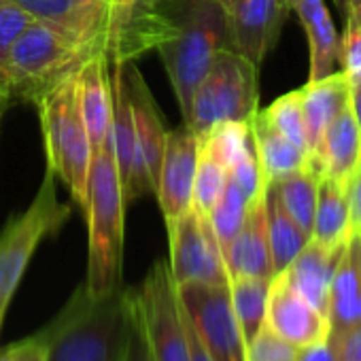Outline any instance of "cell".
Here are the masks:
<instances>
[{"instance_id":"obj_1","label":"cell","mask_w":361,"mask_h":361,"mask_svg":"<svg viewBox=\"0 0 361 361\" xmlns=\"http://www.w3.org/2000/svg\"><path fill=\"white\" fill-rule=\"evenodd\" d=\"M164 11L172 22V30L155 51L185 117L192 96L215 56L232 49L230 16L217 0H166Z\"/></svg>"},{"instance_id":"obj_2","label":"cell","mask_w":361,"mask_h":361,"mask_svg":"<svg viewBox=\"0 0 361 361\" xmlns=\"http://www.w3.org/2000/svg\"><path fill=\"white\" fill-rule=\"evenodd\" d=\"M132 329L126 291L94 298L81 285L41 329L47 361H121Z\"/></svg>"},{"instance_id":"obj_3","label":"cell","mask_w":361,"mask_h":361,"mask_svg":"<svg viewBox=\"0 0 361 361\" xmlns=\"http://www.w3.org/2000/svg\"><path fill=\"white\" fill-rule=\"evenodd\" d=\"M126 207V194L109 140L92 157L87 207L83 211L87 221V274L83 287L94 298L121 289Z\"/></svg>"},{"instance_id":"obj_4","label":"cell","mask_w":361,"mask_h":361,"mask_svg":"<svg viewBox=\"0 0 361 361\" xmlns=\"http://www.w3.org/2000/svg\"><path fill=\"white\" fill-rule=\"evenodd\" d=\"M77 73L47 92L37 102V109L41 115L47 168L68 188L73 202L85 211L94 149L79 111Z\"/></svg>"},{"instance_id":"obj_5","label":"cell","mask_w":361,"mask_h":361,"mask_svg":"<svg viewBox=\"0 0 361 361\" xmlns=\"http://www.w3.org/2000/svg\"><path fill=\"white\" fill-rule=\"evenodd\" d=\"M87 58L90 54L32 20L11 43L0 71L11 98L37 104L47 92L75 75Z\"/></svg>"},{"instance_id":"obj_6","label":"cell","mask_w":361,"mask_h":361,"mask_svg":"<svg viewBox=\"0 0 361 361\" xmlns=\"http://www.w3.org/2000/svg\"><path fill=\"white\" fill-rule=\"evenodd\" d=\"M68 217L71 207L58 200L56 174L47 168L30 207L0 232V331L32 255L45 238L56 236L64 228Z\"/></svg>"},{"instance_id":"obj_7","label":"cell","mask_w":361,"mask_h":361,"mask_svg":"<svg viewBox=\"0 0 361 361\" xmlns=\"http://www.w3.org/2000/svg\"><path fill=\"white\" fill-rule=\"evenodd\" d=\"M257 71L259 66L232 49H224L215 56L183 117L198 140L224 121L253 119L259 111Z\"/></svg>"},{"instance_id":"obj_8","label":"cell","mask_w":361,"mask_h":361,"mask_svg":"<svg viewBox=\"0 0 361 361\" xmlns=\"http://www.w3.org/2000/svg\"><path fill=\"white\" fill-rule=\"evenodd\" d=\"M126 300L153 361H190L185 319L168 262L157 259L140 287L126 291Z\"/></svg>"},{"instance_id":"obj_9","label":"cell","mask_w":361,"mask_h":361,"mask_svg":"<svg viewBox=\"0 0 361 361\" xmlns=\"http://www.w3.org/2000/svg\"><path fill=\"white\" fill-rule=\"evenodd\" d=\"M170 262L168 270L174 285H228L224 251L207 215L188 209L168 226Z\"/></svg>"},{"instance_id":"obj_10","label":"cell","mask_w":361,"mask_h":361,"mask_svg":"<svg viewBox=\"0 0 361 361\" xmlns=\"http://www.w3.org/2000/svg\"><path fill=\"white\" fill-rule=\"evenodd\" d=\"M166 0H109L104 24V56L113 66H126L157 49L170 35Z\"/></svg>"},{"instance_id":"obj_11","label":"cell","mask_w":361,"mask_h":361,"mask_svg":"<svg viewBox=\"0 0 361 361\" xmlns=\"http://www.w3.org/2000/svg\"><path fill=\"white\" fill-rule=\"evenodd\" d=\"M178 304L188 314L213 361H245V340L228 285H176Z\"/></svg>"},{"instance_id":"obj_12","label":"cell","mask_w":361,"mask_h":361,"mask_svg":"<svg viewBox=\"0 0 361 361\" xmlns=\"http://www.w3.org/2000/svg\"><path fill=\"white\" fill-rule=\"evenodd\" d=\"M123 75L128 83L132 123H134V164L130 174V185L126 192V202L130 204L136 198L155 194L157 172H159L168 130L164 128V119L159 115L157 102L140 71L126 64Z\"/></svg>"},{"instance_id":"obj_13","label":"cell","mask_w":361,"mask_h":361,"mask_svg":"<svg viewBox=\"0 0 361 361\" xmlns=\"http://www.w3.org/2000/svg\"><path fill=\"white\" fill-rule=\"evenodd\" d=\"M198 138L188 123L168 130L164 155L157 172L155 196L166 221V228L192 209L194 178L198 168Z\"/></svg>"},{"instance_id":"obj_14","label":"cell","mask_w":361,"mask_h":361,"mask_svg":"<svg viewBox=\"0 0 361 361\" xmlns=\"http://www.w3.org/2000/svg\"><path fill=\"white\" fill-rule=\"evenodd\" d=\"M264 323L283 340L302 348L312 342L327 340L329 321L312 308L285 279L283 272L274 274L268 289Z\"/></svg>"},{"instance_id":"obj_15","label":"cell","mask_w":361,"mask_h":361,"mask_svg":"<svg viewBox=\"0 0 361 361\" xmlns=\"http://www.w3.org/2000/svg\"><path fill=\"white\" fill-rule=\"evenodd\" d=\"M289 9L283 0H240L230 16L232 51L262 66L266 56L276 47Z\"/></svg>"},{"instance_id":"obj_16","label":"cell","mask_w":361,"mask_h":361,"mask_svg":"<svg viewBox=\"0 0 361 361\" xmlns=\"http://www.w3.org/2000/svg\"><path fill=\"white\" fill-rule=\"evenodd\" d=\"M26 16L51 28L85 54L104 51V26L81 0H13Z\"/></svg>"},{"instance_id":"obj_17","label":"cell","mask_w":361,"mask_h":361,"mask_svg":"<svg viewBox=\"0 0 361 361\" xmlns=\"http://www.w3.org/2000/svg\"><path fill=\"white\" fill-rule=\"evenodd\" d=\"M79 111L94 153L111 140L113 123V85L109 79V60L104 51L90 56L77 73Z\"/></svg>"},{"instance_id":"obj_18","label":"cell","mask_w":361,"mask_h":361,"mask_svg":"<svg viewBox=\"0 0 361 361\" xmlns=\"http://www.w3.org/2000/svg\"><path fill=\"white\" fill-rule=\"evenodd\" d=\"M226 268H228L230 279L234 276L272 279L274 276L270 243H268L266 194L249 202L245 224L226 251Z\"/></svg>"},{"instance_id":"obj_19","label":"cell","mask_w":361,"mask_h":361,"mask_svg":"<svg viewBox=\"0 0 361 361\" xmlns=\"http://www.w3.org/2000/svg\"><path fill=\"white\" fill-rule=\"evenodd\" d=\"M361 161V132L350 111V102L327 126L323 138L310 159L319 176L331 178L338 185H350V178Z\"/></svg>"},{"instance_id":"obj_20","label":"cell","mask_w":361,"mask_h":361,"mask_svg":"<svg viewBox=\"0 0 361 361\" xmlns=\"http://www.w3.org/2000/svg\"><path fill=\"white\" fill-rule=\"evenodd\" d=\"M344 247L329 249L310 238L306 247L293 257V262L283 270L287 283L323 317H327L329 285Z\"/></svg>"},{"instance_id":"obj_21","label":"cell","mask_w":361,"mask_h":361,"mask_svg":"<svg viewBox=\"0 0 361 361\" xmlns=\"http://www.w3.org/2000/svg\"><path fill=\"white\" fill-rule=\"evenodd\" d=\"M302 113L308 134V155L312 159L323 132L340 115V111L350 102V81L342 71H336L323 79L308 81L298 90Z\"/></svg>"},{"instance_id":"obj_22","label":"cell","mask_w":361,"mask_h":361,"mask_svg":"<svg viewBox=\"0 0 361 361\" xmlns=\"http://www.w3.org/2000/svg\"><path fill=\"white\" fill-rule=\"evenodd\" d=\"M291 11L300 18V24L308 37L310 49V75L308 81L323 79L336 73L340 56V35L323 0H291Z\"/></svg>"},{"instance_id":"obj_23","label":"cell","mask_w":361,"mask_h":361,"mask_svg":"<svg viewBox=\"0 0 361 361\" xmlns=\"http://www.w3.org/2000/svg\"><path fill=\"white\" fill-rule=\"evenodd\" d=\"M251 126V140L253 149L262 168V174L266 183L279 180L291 172H298L306 166H310V157L306 151L295 147L289 138H285L266 117L262 111L253 115L249 121Z\"/></svg>"},{"instance_id":"obj_24","label":"cell","mask_w":361,"mask_h":361,"mask_svg":"<svg viewBox=\"0 0 361 361\" xmlns=\"http://www.w3.org/2000/svg\"><path fill=\"white\" fill-rule=\"evenodd\" d=\"M350 236L353 215L348 190L338 185L331 178L321 176L310 238L329 249H340L350 240Z\"/></svg>"},{"instance_id":"obj_25","label":"cell","mask_w":361,"mask_h":361,"mask_svg":"<svg viewBox=\"0 0 361 361\" xmlns=\"http://www.w3.org/2000/svg\"><path fill=\"white\" fill-rule=\"evenodd\" d=\"M327 321H329V331H338L361 321V276L357 270L350 240L338 259L329 285Z\"/></svg>"},{"instance_id":"obj_26","label":"cell","mask_w":361,"mask_h":361,"mask_svg":"<svg viewBox=\"0 0 361 361\" xmlns=\"http://www.w3.org/2000/svg\"><path fill=\"white\" fill-rule=\"evenodd\" d=\"M319 172L312 166H306L298 172H291L279 180H272L268 190L276 196L285 213L310 236L312 232V219L317 209V196H319Z\"/></svg>"},{"instance_id":"obj_27","label":"cell","mask_w":361,"mask_h":361,"mask_svg":"<svg viewBox=\"0 0 361 361\" xmlns=\"http://www.w3.org/2000/svg\"><path fill=\"white\" fill-rule=\"evenodd\" d=\"M266 217H268V243L274 274L283 272L293 257L306 247L310 236L285 213L276 196L268 190L266 192Z\"/></svg>"},{"instance_id":"obj_28","label":"cell","mask_w":361,"mask_h":361,"mask_svg":"<svg viewBox=\"0 0 361 361\" xmlns=\"http://www.w3.org/2000/svg\"><path fill=\"white\" fill-rule=\"evenodd\" d=\"M272 279H255V276H234L230 279V298L236 321L240 325V334L245 340V348L249 340L257 334L266 319V302Z\"/></svg>"},{"instance_id":"obj_29","label":"cell","mask_w":361,"mask_h":361,"mask_svg":"<svg viewBox=\"0 0 361 361\" xmlns=\"http://www.w3.org/2000/svg\"><path fill=\"white\" fill-rule=\"evenodd\" d=\"M247 211H249V198L230 178L221 198L209 213V221H211V228H213V232L219 240V247L224 251V259H226V251H228L230 243L236 238V234L240 232V228L245 224Z\"/></svg>"},{"instance_id":"obj_30","label":"cell","mask_w":361,"mask_h":361,"mask_svg":"<svg viewBox=\"0 0 361 361\" xmlns=\"http://www.w3.org/2000/svg\"><path fill=\"white\" fill-rule=\"evenodd\" d=\"M198 145L200 151L211 155L230 172V168L251 145V126L249 121H224L215 126L202 140H198Z\"/></svg>"},{"instance_id":"obj_31","label":"cell","mask_w":361,"mask_h":361,"mask_svg":"<svg viewBox=\"0 0 361 361\" xmlns=\"http://www.w3.org/2000/svg\"><path fill=\"white\" fill-rule=\"evenodd\" d=\"M228 180H230L228 168L221 166L219 161H215L204 151H198V168H196V178H194L192 207L209 217L211 209L221 198Z\"/></svg>"},{"instance_id":"obj_32","label":"cell","mask_w":361,"mask_h":361,"mask_svg":"<svg viewBox=\"0 0 361 361\" xmlns=\"http://www.w3.org/2000/svg\"><path fill=\"white\" fill-rule=\"evenodd\" d=\"M262 113L285 138H289L295 147H300L302 151L308 153V134H306V121H304V113H302V102H300L298 90L276 98Z\"/></svg>"},{"instance_id":"obj_33","label":"cell","mask_w":361,"mask_h":361,"mask_svg":"<svg viewBox=\"0 0 361 361\" xmlns=\"http://www.w3.org/2000/svg\"><path fill=\"white\" fill-rule=\"evenodd\" d=\"M338 64L350 83L361 79V5H353L344 16Z\"/></svg>"},{"instance_id":"obj_34","label":"cell","mask_w":361,"mask_h":361,"mask_svg":"<svg viewBox=\"0 0 361 361\" xmlns=\"http://www.w3.org/2000/svg\"><path fill=\"white\" fill-rule=\"evenodd\" d=\"M298 346L283 340L266 323L249 340L245 348V361H295Z\"/></svg>"},{"instance_id":"obj_35","label":"cell","mask_w":361,"mask_h":361,"mask_svg":"<svg viewBox=\"0 0 361 361\" xmlns=\"http://www.w3.org/2000/svg\"><path fill=\"white\" fill-rule=\"evenodd\" d=\"M230 178L243 190V194L249 198V202L268 192V183L262 174V168H259V161H257V155L253 149V140H251L249 149L243 153V157L230 168Z\"/></svg>"},{"instance_id":"obj_36","label":"cell","mask_w":361,"mask_h":361,"mask_svg":"<svg viewBox=\"0 0 361 361\" xmlns=\"http://www.w3.org/2000/svg\"><path fill=\"white\" fill-rule=\"evenodd\" d=\"M32 20L22 11L13 0H0V66L11 47V43L22 35V30Z\"/></svg>"},{"instance_id":"obj_37","label":"cell","mask_w":361,"mask_h":361,"mask_svg":"<svg viewBox=\"0 0 361 361\" xmlns=\"http://www.w3.org/2000/svg\"><path fill=\"white\" fill-rule=\"evenodd\" d=\"M336 361H361V321L327 336Z\"/></svg>"},{"instance_id":"obj_38","label":"cell","mask_w":361,"mask_h":361,"mask_svg":"<svg viewBox=\"0 0 361 361\" xmlns=\"http://www.w3.org/2000/svg\"><path fill=\"white\" fill-rule=\"evenodd\" d=\"M0 361H47V342L43 334H35L20 342L0 348Z\"/></svg>"},{"instance_id":"obj_39","label":"cell","mask_w":361,"mask_h":361,"mask_svg":"<svg viewBox=\"0 0 361 361\" xmlns=\"http://www.w3.org/2000/svg\"><path fill=\"white\" fill-rule=\"evenodd\" d=\"M130 317H132V312H130ZM121 361H153L151 353L147 348V342H145V338H142V334H140V329H138L134 319H132V329H130V338H128L126 353H123Z\"/></svg>"},{"instance_id":"obj_40","label":"cell","mask_w":361,"mask_h":361,"mask_svg":"<svg viewBox=\"0 0 361 361\" xmlns=\"http://www.w3.org/2000/svg\"><path fill=\"white\" fill-rule=\"evenodd\" d=\"M348 198H350V215H353V232L361 234V161L350 178L348 185Z\"/></svg>"},{"instance_id":"obj_41","label":"cell","mask_w":361,"mask_h":361,"mask_svg":"<svg viewBox=\"0 0 361 361\" xmlns=\"http://www.w3.org/2000/svg\"><path fill=\"white\" fill-rule=\"evenodd\" d=\"M295 361H336V355L329 340H321L298 348Z\"/></svg>"},{"instance_id":"obj_42","label":"cell","mask_w":361,"mask_h":361,"mask_svg":"<svg viewBox=\"0 0 361 361\" xmlns=\"http://www.w3.org/2000/svg\"><path fill=\"white\" fill-rule=\"evenodd\" d=\"M350 111L355 115V121L361 132V79L350 83Z\"/></svg>"},{"instance_id":"obj_43","label":"cell","mask_w":361,"mask_h":361,"mask_svg":"<svg viewBox=\"0 0 361 361\" xmlns=\"http://www.w3.org/2000/svg\"><path fill=\"white\" fill-rule=\"evenodd\" d=\"M83 3V7L92 13V16H96L100 22H102V26L106 24V9H109V0H81Z\"/></svg>"},{"instance_id":"obj_44","label":"cell","mask_w":361,"mask_h":361,"mask_svg":"<svg viewBox=\"0 0 361 361\" xmlns=\"http://www.w3.org/2000/svg\"><path fill=\"white\" fill-rule=\"evenodd\" d=\"M350 245H353L355 262H357V270H359V276H361V234L353 232V236H350Z\"/></svg>"},{"instance_id":"obj_45","label":"cell","mask_w":361,"mask_h":361,"mask_svg":"<svg viewBox=\"0 0 361 361\" xmlns=\"http://www.w3.org/2000/svg\"><path fill=\"white\" fill-rule=\"evenodd\" d=\"M9 100H11V94H9V90H7L3 83H0V119H3V113H5V109H7Z\"/></svg>"},{"instance_id":"obj_46","label":"cell","mask_w":361,"mask_h":361,"mask_svg":"<svg viewBox=\"0 0 361 361\" xmlns=\"http://www.w3.org/2000/svg\"><path fill=\"white\" fill-rule=\"evenodd\" d=\"M336 3V7H338V11L342 13V18L346 16V11L353 7V5H361V0H334Z\"/></svg>"},{"instance_id":"obj_47","label":"cell","mask_w":361,"mask_h":361,"mask_svg":"<svg viewBox=\"0 0 361 361\" xmlns=\"http://www.w3.org/2000/svg\"><path fill=\"white\" fill-rule=\"evenodd\" d=\"M217 3L226 9V13H228V16H232V13H234V9L238 7L240 0H217Z\"/></svg>"},{"instance_id":"obj_48","label":"cell","mask_w":361,"mask_h":361,"mask_svg":"<svg viewBox=\"0 0 361 361\" xmlns=\"http://www.w3.org/2000/svg\"><path fill=\"white\" fill-rule=\"evenodd\" d=\"M283 3H285V7H287V9L291 11V0H283Z\"/></svg>"},{"instance_id":"obj_49","label":"cell","mask_w":361,"mask_h":361,"mask_svg":"<svg viewBox=\"0 0 361 361\" xmlns=\"http://www.w3.org/2000/svg\"><path fill=\"white\" fill-rule=\"evenodd\" d=\"M0 83H3V71H0ZM5 85V83H3Z\"/></svg>"}]
</instances>
